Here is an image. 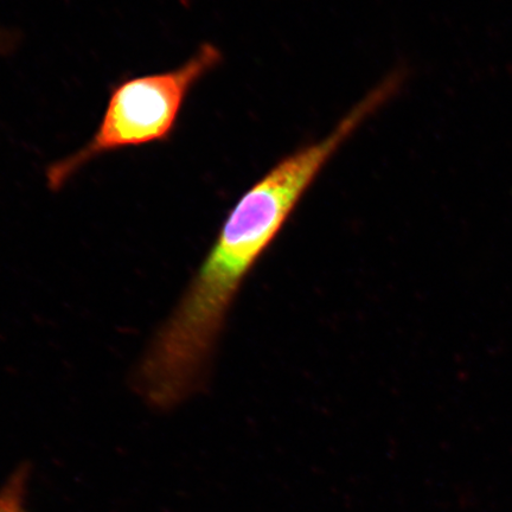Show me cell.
Segmentation results:
<instances>
[{"label":"cell","mask_w":512,"mask_h":512,"mask_svg":"<svg viewBox=\"0 0 512 512\" xmlns=\"http://www.w3.org/2000/svg\"><path fill=\"white\" fill-rule=\"evenodd\" d=\"M221 61L220 49L204 43L175 69L118 82L92 138L48 166L49 188L61 189L88 164L110 153L170 142L192 89Z\"/></svg>","instance_id":"obj_2"},{"label":"cell","mask_w":512,"mask_h":512,"mask_svg":"<svg viewBox=\"0 0 512 512\" xmlns=\"http://www.w3.org/2000/svg\"><path fill=\"white\" fill-rule=\"evenodd\" d=\"M12 42H14V38L9 35V32H4L0 30V51L4 49H9L11 47Z\"/></svg>","instance_id":"obj_4"},{"label":"cell","mask_w":512,"mask_h":512,"mask_svg":"<svg viewBox=\"0 0 512 512\" xmlns=\"http://www.w3.org/2000/svg\"><path fill=\"white\" fill-rule=\"evenodd\" d=\"M371 114L368 102H358L328 136L279 160L239 198L139 364L134 382L151 406L175 407L201 389L243 281L326 164Z\"/></svg>","instance_id":"obj_1"},{"label":"cell","mask_w":512,"mask_h":512,"mask_svg":"<svg viewBox=\"0 0 512 512\" xmlns=\"http://www.w3.org/2000/svg\"><path fill=\"white\" fill-rule=\"evenodd\" d=\"M30 466L22 465L0 489V512H25Z\"/></svg>","instance_id":"obj_3"}]
</instances>
